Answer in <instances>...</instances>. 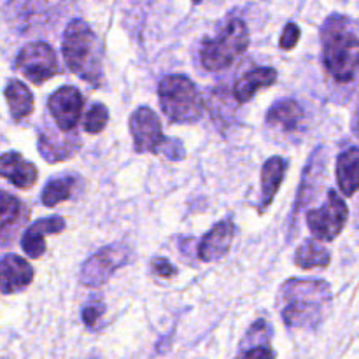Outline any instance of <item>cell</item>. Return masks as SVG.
Listing matches in <instances>:
<instances>
[{
	"mask_svg": "<svg viewBox=\"0 0 359 359\" xmlns=\"http://www.w3.org/2000/svg\"><path fill=\"white\" fill-rule=\"evenodd\" d=\"M332 305V287L321 279H290L280 286L277 307L290 328L316 330Z\"/></svg>",
	"mask_w": 359,
	"mask_h": 359,
	"instance_id": "1",
	"label": "cell"
},
{
	"mask_svg": "<svg viewBox=\"0 0 359 359\" xmlns=\"http://www.w3.org/2000/svg\"><path fill=\"white\" fill-rule=\"evenodd\" d=\"M321 42L328 72L339 83H351L356 76L359 56L356 21L344 14H332L321 27Z\"/></svg>",
	"mask_w": 359,
	"mask_h": 359,
	"instance_id": "2",
	"label": "cell"
},
{
	"mask_svg": "<svg viewBox=\"0 0 359 359\" xmlns=\"http://www.w3.org/2000/svg\"><path fill=\"white\" fill-rule=\"evenodd\" d=\"M63 56L76 76L98 86L104 79V46L84 20L70 21L63 34Z\"/></svg>",
	"mask_w": 359,
	"mask_h": 359,
	"instance_id": "3",
	"label": "cell"
},
{
	"mask_svg": "<svg viewBox=\"0 0 359 359\" xmlns=\"http://www.w3.org/2000/svg\"><path fill=\"white\" fill-rule=\"evenodd\" d=\"M249 48V30L241 18H230L219 34L205 39L200 48L202 65L210 72L233 65Z\"/></svg>",
	"mask_w": 359,
	"mask_h": 359,
	"instance_id": "4",
	"label": "cell"
},
{
	"mask_svg": "<svg viewBox=\"0 0 359 359\" xmlns=\"http://www.w3.org/2000/svg\"><path fill=\"white\" fill-rule=\"evenodd\" d=\"M161 111L172 123H195L203 112V100L195 83L186 76L172 74L158 84Z\"/></svg>",
	"mask_w": 359,
	"mask_h": 359,
	"instance_id": "5",
	"label": "cell"
},
{
	"mask_svg": "<svg viewBox=\"0 0 359 359\" xmlns=\"http://www.w3.org/2000/svg\"><path fill=\"white\" fill-rule=\"evenodd\" d=\"M349 217L346 202L337 195L335 189H330L326 202L319 209L309 210L307 224L316 241L332 242L344 230Z\"/></svg>",
	"mask_w": 359,
	"mask_h": 359,
	"instance_id": "6",
	"label": "cell"
},
{
	"mask_svg": "<svg viewBox=\"0 0 359 359\" xmlns=\"http://www.w3.org/2000/svg\"><path fill=\"white\" fill-rule=\"evenodd\" d=\"M132 258V249L126 244H112L91 256L81 269V283L86 287H98L107 283L114 272Z\"/></svg>",
	"mask_w": 359,
	"mask_h": 359,
	"instance_id": "7",
	"label": "cell"
},
{
	"mask_svg": "<svg viewBox=\"0 0 359 359\" xmlns=\"http://www.w3.org/2000/svg\"><path fill=\"white\" fill-rule=\"evenodd\" d=\"M16 69L35 84L51 79L58 70V62L53 48L46 42H30L16 56Z\"/></svg>",
	"mask_w": 359,
	"mask_h": 359,
	"instance_id": "8",
	"label": "cell"
},
{
	"mask_svg": "<svg viewBox=\"0 0 359 359\" xmlns=\"http://www.w3.org/2000/svg\"><path fill=\"white\" fill-rule=\"evenodd\" d=\"M130 132L137 153L160 154L168 137L161 132L160 118L149 107H139L130 116Z\"/></svg>",
	"mask_w": 359,
	"mask_h": 359,
	"instance_id": "9",
	"label": "cell"
},
{
	"mask_svg": "<svg viewBox=\"0 0 359 359\" xmlns=\"http://www.w3.org/2000/svg\"><path fill=\"white\" fill-rule=\"evenodd\" d=\"M83 95L74 86H62L49 97L48 109L60 132L69 133L79 123L83 114Z\"/></svg>",
	"mask_w": 359,
	"mask_h": 359,
	"instance_id": "10",
	"label": "cell"
},
{
	"mask_svg": "<svg viewBox=\"0 0 359 359\" xmlns=\"http://www.w3.org/2000/svg\"><path fill=\"white\" fill-rule=\"evenodd\" d=\"M34 280V269L27 259L7 255L0 259V291L6 294L27 290Z\"/></svg>",
	"mask_w": 359,
	"mask_h": 359,
	"instance_id": "11",
	"label": "cell"
},
{
	"mask_svg": "<svg viewBox=\"0 0 359 359\" xmlns=\"http://www.w3.org/2000/svg\"><path fill=\"white\" fill-rule=\"evenodd\" d=\"M235 224L231 219H224L217 223L209 233L203 235L198 244V258L205 263L217 262L228 255L233 242Z\"/></svg>",
	"mask_w": 359,
	"mask_h": 359,
	"instance_id": "12",
	"label": "cell"
},
{
	"mask_svg": "<svg viewBox=\"0 0 359 359\" xmlns=\"http://www.w3.org/2000/svg\"><path fill=\"white\" fill-rule=\"evenodd\" d=\"M63 230H65V219H63V217H42V219L32 223L30 226H28V230L25 231L23 238H21V248H23V251L27 252L30 258H41L46 252L44 235L62 233Z\"/></svg>",
	"mask_w": 359,
	"mask_h": 359,
	"instance_id": "13",
	"label": "cell"
},
{
	"mask_svg": "<svg viewBox=\"0 0 359 359\" xmlns=\"http://www.w3.org/2000/svg\"><path fill=\"white\" fill-rule=\"evenodd\" d=\"M0 177L7 179L20 189H28L35 184L39 172L34 163L25 160L20 153H6L0 156Z\"/></svg>",
	"mask_w": 359,
	"mask_h": 359,
	"instance_id": "14",
	"label": "cell"
},
{
	"mask_svg": "<svg viewBox=\"0 0 359 359\" xmlns=\"http://www.w3.org/2000/svg\"><path fill=\"white\" fill-rule=\"evenodd\" d=\"M277 74L276 69L272 67H262V69H255L251 72H245L244 76H241L235 83L233 95L237 98L238 104H245V102L251 100L259 90L263 88H270L272 84H276Z\"/></svg>",
	"mask_w": 359,
	"mask_h": 359,
	"instance_id": "15",
	"label": "cell"
},
{
	"mask_svg": "<svg viewBox=\"0 0 359 359\" xmlns=\"http://www.w3.org/2000/svg\"><path fill=\"white\" fill-rule=\"evenodd\" d=\"M287 161L280 156H272L265 161L262 167V203H259V212H265L273 202V196L279 191L280 184L284 181Z\"/></svg>",
	"mask_w": 359,
	"mask_h": 359,
	"instance_id": "16",
	"label": "cell"
},
{
	"mask_svg": "<svg viewBox=\"0 0 359 359\" xmlns=\"http://www.w3.org/2000/svg\"><path fill=\"white\" fill-rule=\"evenodd\" d=\"M304 121V111L300 105L291 98L276 102L266 112V123L273 128L284 130V132H293Z\"/></svg>",
	"mask_w": 359,
	"mask_h": 359,
	"instance_id": "17",
	"label": "cell"
},
{
	"mask_svg": "<svg viewBox=\"0 0 359 359\" xmlns=\"http://www.w3.org/2000/svg\"><path fill=\"white\" fill-rule=\"evenodd\" d=\"M359 151L358 147H349L344 151L337 160V181L346 196H353L356 193L359 179Z\"/></svg>",
	"mask_w": 359,
	"mask_h": 359,
	"instance_id": "18",
	"label": "cell"
},
{
	"mask_svg": "<svg viewBox=\"0 0 359 359\" xmlns=\"http://www.w3.org/2000/svg\"><path fill=\"white\" fill-rule=\"evenodd\" d=\"M4 95H6L7 105H9L11 116H13L14 121H21V119L28 118L34 112L32 91L20 79H11L7 83Z\"/></svg>",
	"mask_w": 359,
	"mask_h": 359,
	"instance_id": "19",
	"label": "cell"
},
{
	"mask_svg": "<svg viewBox=\"0 0 359 359\" xmlns=\"http://www.w3.org/2000/svg\"><path fill=\"white\" fill-rule=\"evenodd\" d=\"M81 144L77 142V139L74 135L70 137H58L55 133H42L41 139H39V151L44 156V160H48L49 163H56V161H62L65 158H70L77 151Z\"/></svg>",
	"mask_w": 359,
	"mask_h": 359,
	"instance_id": "20",
	"label": "cell"
},
{
	"mask_svg": "<svg viewBox=\"0 0 359 359\" xmlns=\"http://www.w3.org/2000/svg\"><path fill=\"white\" fill-rule=\"evenodd\" d=\"M330 262H332L330 251L316 238H309V241L302 242L298 245L297 252H294V263L304 270L326 269Z\"/></svg>",
	"mask_w": 359,
	"mask_h": 359,
	"instance_id": "21",
	"label": "cell"
},
{
	"mask_svg": "<svg viewBox=\"0 0 359 359\" xmlns=\"http://www.w3.org/2000/svg\"><path fill=\"white\" fill-rule=\"evenodd\" d=\"M74 182L76 181H74L72 177H65V175L51 179V181L44 186V189H42V203H44L46 207H56L58 203L69 200L70 195H72Z\"/></svg>",
	"mask_w": 359,
	"mask_h": 359,
	"instance_id": "22",
	"label": "cell"
},
{
	"mask_svg": "<svg viewBox=\"0 0 359 359\" xmlns=\"http://www.w3.org/2000/svg\"><path fill=\"white\" fill-rule=\"evenodd\" d=\"M21 210H23V205L16 196L0 191V231L13 226L21 216Z\"/></svg>",
	"mask_w": 359,
	"mask_h": 359,
	"instance_id": "23",
	"label": "cell"
},
{
	"mask_svg": "<svg viewBox=\"0 0 359 359\" xmlns=\"http://www.w3.org/2000/svg\"><path fill=\"white\" fill-rule=\"evenodd\" d=\"M109 111L104 104H93L84 118V130L88 133H100L107 126Z\"/></svg>",
	"mask_w": 359,
	"mask_h": 359,
	"instance_id": "24",
	"label": "cell"
},
{
	"mask_svg": "<svg viewBox=\"0 0 359 359\" xmlns=\"http://www.w3.org/2000/svg\"><path fill=\"white\" fill-rule=\"evenodd\" d=\"M105 314V304L100 300V298H95V300H90L83 309V321L86 325L88 330H98L100 326L102 318Z\"/></svg>",
	"mask_w": 359,
	"mask_h": 359,
	"instance_id": "25",
	"label": "cell"
},
{
	"mask_svg": "<svg viewBox=\"0 0 359 359\" xmlns=\"http://www.w3.org/2000/svg\"><path fill=\"white\" fill-rule=\"evenodd\" d=\"M300 28H298L297 23H287L286 27H284L283 30V35H280V49H284V51H291V49L297 48L298 41H300Z\"/></svg>",
	"mask_w": 359,
	"mask_h": 359,
	"instance_id": "26",
	"label": "cell"
},
{
	"mask_svg": "<svg viewBox=\"0 0 359 359\" xmlns=\"http://www.w3.org/2000/svg\"><path fill=\"white\" fill-rule=\"evenodd\" d=\"M151 272L154 273L156 277H163V279H170L177 273L175 266L168 262L167 258H154L151 262Z\"/></svg>",
	"mask_w": 359,
	"mask_h": 359,
	"instance_id": "27",
	"label": "cell"
},
{
	"mask_svg": "<svg viewBox=\"0 0 359 359\" xmlns=\"http://www.w3.org/2000/svg\"><path fill=\"white\" fill-rule=\"evenodd\" d=\"M235 359H276V353L270 346H256L242 351Z\"/></svg>",
	"mask_w": 359,
	"mask_h": 359,
	"instance_id": "28",
	"label": "cell"
}]
</instances>
